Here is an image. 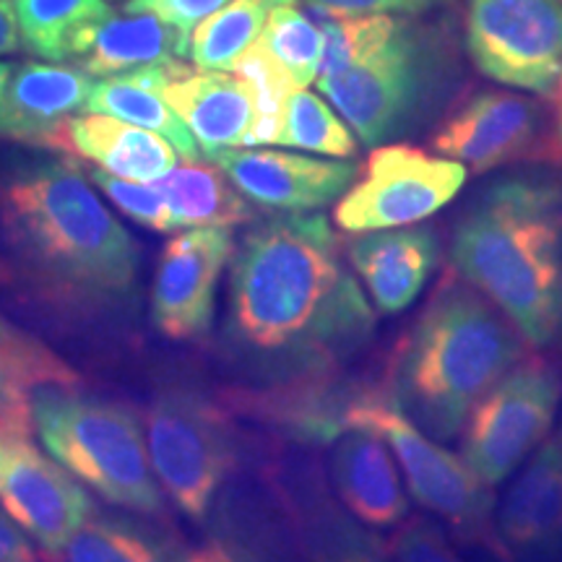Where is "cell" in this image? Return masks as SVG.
I'll list each match as a JSON object with an SVG mask.
<instances>
[{"mask_svg": "<svg viewBox=\"0 0 562 562\" xmlns=\"http://www.w3.org/2000/svg\"><path fill=\"white\" fill-rule=\"evenodd\" d=\"M375 326L326 214H273L235 245L222 357L245 385L339 372Z\"/></svg>", "mask_w": 562, "mask_h": 562, "instance_id": "cell-1", "label": "cell"}, {"mask_svg": "<svg viewBox=\"0 0 562 562\" xmlns=\"http://www.w3.org/2000/svg\"><path fill=\"white\" fill-rule=\"evenodd\" d=\"M5 284L58 321H121L138 305L140 248L70 157L11 154L0 167Z\"/></svg>", "mask_w": 562, "mask_h": 562, "instance_id": "cell-2", "label": "cell"}, {"mask_svg": "<svg viewBox=\"0 0 562 562\" xmlns=\"http://www.w3.org/2000/svg\"><path fill=\"white\" fill-rule=\"evenodd\" d=\"M451 263L518 328L531 349L560 347V182L510 175L484 188L456 222Z\"/></svg>", "mask_w": 562, "mask_h": 562, "instance_id": "cell-3", "label": "cell"}, {"mask_svg": "<svg viewBox=\"0 0 562 562\" xmlns=\"http://www.w3.org/2000/svg\"><path fill=\"white\" fill-rule=\"evenodd\" d=\"M529 344L492 302L448 273L393 347L381 372L389 402L438 442L463 430L469 412Z\"/></svg>", "mask_w": 562, "mask_h": 562, "instance_id": "cell-4", "label": "cell"}, {"mask_svg": "<svg viewBox=\"0 0 562 562\" xmlns=\"http://www.w3.org/2000/svg\"><path fill=\"white\" fill-rule=\"evenodd\" d=\"M32 425L45 451L112 505L161 516L165 501L136 412L79 389H42Z\"/></svg>", "mask_w": 562, "mask_h": 562, "instance_id": "cell-5", "label": "cell"}, {"mask_svg": "<svg viewBox=\"0 0 562 562\" xmlns=\"http://www.w3.org/2000/svg\"><path fill=\"white\" fill-rule=\"evenodd\" d=\"M362 146L393 144L432 117L448 87V63L438 40L409 19L368 53L315 79Z\"/></svg>", "mask_w": 562, "mask_h": 562, "instance_id": "cell-6", "label": "cell"}, {"mask_svg": "<svg viewBox=\"0 0 562 562\" xmlns=\"http://www.w3.org/2000/svg\"><path fill=\"white\" fill-rule=\"evenodd\" d=\"M229 406L193 383H167L146 409V448L159 487L193 521L209 518L240 467L243 442Z\"/></svg>", "mask_w": 562, "mask_h": 562, "instance_id": "cell-7", "label": "cell"}, {"mask_svg": "<svg viewBox=\"0 0 562 562\" xmlns=\"http://www.w3.org/2000/svg\"><path fill=\"white\" fill-rule=\"evenodd\" d=\"M349 430L381 435L396 456L417 505L446 526L453 542L474 547L503 562L495 537V492L469 469L461 456L412 425L389 402L381 381L372 383L360 402L351 406Z\"/></svg>", "mask_w": 562, "mask_h": 562, "instance_id": "cell-8", "label": "cell"}, {"mask_svg": "<svg viewBox=\"0 0 562 562\" xmlns=\"http://www.w3.org/2000/svg\"><path fill=\"white\" fill-rule=\"evenodd\" d=\"M562 398L558 364L526 355L469 412L461 459L487 484H503L552 430Z\"/></svg>", "mask_w": 562, "mask_h": 562, "instance_id": "cell-9", "label": "cell"}, {"mask_svg": "<svg viewBox=\"0 0 562 562\" xmlns=\"http://www.w3.org/2000/svg\"><path fill=\"white\" fill-rule=\"evenodd\" d=\"M469 170L461 161L409 144L370 151L349 191L336 201L334 222L349 235L412 227L446 209L461 193Z\"/></svg>", "mask_w": 562, "mask_h": 562, "instance_id": "cell-10", "label": "cell"}, {"mask_svg": "<svg viewBox=\"0 0 562 562\" xmlns=\"http://www.w3.org/2000/svg\"><path fill=\"white\" fill-rule=\"evenodd\" d=\"M463 42L487 79L552 97L562 70V0H467Z\"/></svg>", "mask_w": 562, "mask_h": 562, "instance_id": "cell-11", "label": "cell"}, {"mask_svg": "<svg viewBox=\"0 0 562 562\" xmlns=\"http://www.w3.org/2000/svg\"><path fill=\"white\" fill-rule=\"evenodd\" d=\"M0 505L47 558H60L94 513L81 482L42 453L32 435L0 430Z\"/></svg>", "mask_w": 562, "mask_h": 562, "instance_id": "cell-12", "label": "cell"}, {"mask_svg": "<svg viewBox=\"0 0 562 562\" xmlns=\"http://www.w3.org/2000/svg\"><path fill=\"white\" fill-rule=\"evenodd\" d=\"M430 146L435 154L461 161L476 175L542 159L560 149L558 138L550 136L542 104L531 97L492 89L476 91L461 102L435 128Z\"/></svg>", "mask_w": 562, "mask_h": 562, "instance_id": "cell-13", "label": "cell"}, {"mask_svg": "<svg viewBox=\"0 0 562 562\" xmlns=\"http://www.w3.org/2000/svg\"><path fill=\"white\" fill-rule=\"evenodd\" d=\"M235 245L232 227L182 229L167 240L159 252L149 300L151 326L165 339H206Z\"/></svg>", "mask_w": 562, "mask_h": 562, "instance_id": "cell-14", "label": "cell"}, {"mask_svg": "<svg viewBox=\"0 0 562 562\" xmlns=\"http://www.w3.org/2000/svg\"><path fill=\"white\" fill-rule=\"evenodd\" d=\"M256 209L305 214L331 206L360 175L351 159H318L277 149H222L206 157Z\"/></svg>", "mask_w": 562, "mask_h": 562, "instance_id": "cell-15", "label": "cell"}, {"mask_svg": "<svg viewBox=\"0 0 562 562\" xmlns=\"http://www.w3.org/2000/svg\"><path fill=\"white\" fill-rule=\"evenodd\" d=\"M495 537L503 562L562 558V430L547 435L495 505Z\"/></svg>", "mask_w": 562, "mask_h": 562, "instance_id": "cell-16", "label": "cell"}, {"mask_svg": "<svg viewBox=\"0 0 562 562\" xmlns=\"http://www.w3.org/2000/svg\"><path fill=\"white\" fill-rule=\"evenodd\" d=\"M347 261L383 315L412 307L440 266V235L425 224L360 232L347 243Z\"/></svg>", "mask_w": 562, "mask_h": 562, "instance_id": "cell-17", "label": "cell"}, {"mask_svg": "<svg viewBox=\"0 0 562 562\" xmlns=\"http://www.w3.org/2000/svg\"><path fill=\"white\" fill-rule=\"evenodd\" d=\"M398 463L381 435L349 430L331 442L328 480L344 510L370 531H393L409 518Z\"/></svg>", "mask_w": 562, "mask_h": 562, "instance_id": "cell-18", "label": "cell"}, {"mask_svg": "<svg viewBox=\"0 0 562 562\" xmlns=\"http://www.w3.org/2000/svg\"><path fill=\"white\" fill-rule=\"evenodd\" d=\"M91 87L94 76L79 66L21 63L0 94V138L47 151L60 125L87 108Z\"/></svg>", "mask_w": 562, "mask_h": 562, "instance_id": "cell-19", "label": "cell"}, {"mask_svg": "<svg viewBox=\"0 0 562 562\" xmlns=\"http://www.w3.org/2000/svg\"><path fill=\"white\" fill-rule=\"evenodd\" d=\"M300 533L302 562H393L375 531L334 501L318 467L281 469L273 476Z\"/></svg>", "mask_w": 562, "mask_h": 562, "instance_id": "cell-20", "label": "cell"}, {"mask_svg": "<svg viewBox=\"0 0 562 562\" xmlns=\"http://www.w3.org/2000/svg\"><path fill=\"white\" fill-rule=\"evenodd\" d=\"M161 97L188 125L203 157L248 146L256 123V102L243 76H232L229 70L186 68L161 83Z\"/></svg>", "mask_w": 562, "mask_h": 562, "instance_id": "cell-21", "label": "cell"}, {"mask_svg": "<svg viewBox=\"0 0 562 562\" xmlns=\"http://www.w3.org/2000/svg\"><path fill=\"white\" fill-rule=\"evenodd\" d=\"M47 151L91 161L100 170L133 182H154L178 167V151L159 133L110 115H70Z\"/></svg>", "mask_w": 562, "mask_h": 562, "instance_id": "cell-22", "label": "cell"}, {"mask_svg": "<svg viewBox=\"0 0 562 562\" xmlns=\"http://www.w3.org/2000/svg\"><path fill=\"white\" fill-rule=\"evenodd\" d=\"M42 389H81L79 370L0 315V430L32 435V402Z\"/></svg>", "mask_w": 562, "mask_h": 562, "instance_id": "cell-23", "label": "cell"}, {"mask_svg": "<svg viewBox=\"0 0 562 562\" xmlns=\"http://www.w3.org/2000/svg\"><path fill=\"white\" fill-rule=\"evenodd\" d=\"M188 66L182 60H170L128 70V74L104 76V79L94 81L83 110L159 133L170 140L182 159L199 161L203 157L199 144H195L188 125L175 115V110L161 97V83L175 79Z\"/></svg>", "mask_w": 562, "mask_h": 562, "instance_id": "cell-24", "label": "cell"}, {"mask_svg": "<svg viewBox=\"0 0 562 562\" xmlns=\"http://www.w3.org/2000/svg\"><path fill=\"white\" fill-rule=\"evenodd\" d=\"M170 209L175 232L193 227H237L256 222V206L214 161H186L154 180Z\"/></svg>", "mask_w": 562, "mask_h": 562, "instance_id": "cell-25", "label": "cell"}, {"mask_svg": "<svg viewBox=\"0 0 562 562\" xmlns=\"http://www.w3.org/2000/svg\"><path fill=\"white\" fill-rule=\"evenodd\" d=\"M191 53V42L151 13L112 16L97 30L94 42L81 55L79 68L89 76H117L128 70L182 60Z\"/></svg>", "mask_w": 562, "mask_h": 562, "instance_id": "cell-26", "label": "cell"}, {"mask_svg": "<svg viewBox=\"0 0 562 562\" xmlns=\"http://www.w3.org/2000/svg\"><path fill=\"white\" fill-rule=\"evenodd\" d=\"M21 47L50 63L79 60L112 16L108 0H13Z\"/></svg>", "mask_w": 562, "mask_h": 562, "instance_id": "cell-27", "label": "cell"}, {"mask_svg": "<svg viewBox=\"0 0 562 562\" xmlns=\"http://www.w3.org/2000/svg\"><path fill=\"white\" fill-rule=\"evenodd\" d=\"M178 542L157 526L136 518L91 513L79 531L70 537L60 562H170Z\"/></svg>", "mask_w": 562, "mask_h": 562, "instance_id": "cell-28", "label": "cell"}, {"mask_svg": "<svg viewBox=\"0 0 562 562\" xmlns=\"http://www.w3.org/2000/svg\"><path fill=\"white\" fill-rule=\"evenodd\" d=\"M269 5L261 0H229L193 30L188 58L199 70H235L240 55L263 34Z\"/></svg>", "mask_w": 562, "mask_h": 562, "instance_id": "cell-29", "label": "cell"}, {"mask_svg": "<svg viewBox=\"0 0 562 562\" xmlns=\"http://www.w3.org/2000/svg\"><path fill=\"white\" fill-rule=\"evenodd\" d=\"M277 144L328 159H351L360 151V140L347 121L307 89H294L286 100Z\"/></svg>", "mask_w": 562, "mask_h": 562, "instance_id": "cell-30", "label": "cell"}, {"mask_svg": "<svg viewBox=\"0 0 562 562\" xmlns=\"http://www.w3.org/2000/svg\"><path fill=\"white\" fill-rule=\"evenodd\" d=\"M235 74L250 83L256 102V123H252L248 146L277 144L284 121V104L294 89H302L294 76L277 60L263 37H258L235 63Z\"/></svg>", "mask_w": 562, "mask_h": 562, "instance_id": "cell-31", "label": "cell"}, {"mask_svg": "<svg viewBox=\"0 0 562 562\" xmlns=\"http://www.w3.org/2000/svg\"><path fill=\"white\" fill-rule=\"evenodd\" d=\"M261 37L302 89L311 87L318 79L323 60V32L318 21L305 16L297 5L271 9L269 16H266Z\"/></svg>", "mask_w": 562, "mask_h": 562, "instance_id": "cell-32", "label": "cell"}, {"mask_svg": "<svg viewBox=\"0 0 562 562\" xmlns=\"http://www.w3.org/2000/svg\"><path fill=\"white\" fill-rule=\"evenodd\" d=\"M87 178L97 191L108 195V201L117 211H123L128 220H133L140 227L159 232V235H170L175 232L170 209H167L165 199L157 191V186H146V182H133L117 175H110L100 170V167H89Z\"/></svg>", "mask_w": 562, "mask_h": 562, "instance_id": "cell-33", "label": "cell"}, {"mask_svg": "<svg viewBox=\"0 0 562 562\" xmlns=\"http://www.w3.org/2000/svg\"><path fill=\"white\" fill-rule=\"evenodd\" d=\"M393 562H467L446 526L430 516H409L385 542Z\"/></svg>", "mask_w": 562, "mask_h": 562, "instance_id": "cell-34", "label": "cell"}, {"mask_svg": "<svg viewBox=\"0 0 562 562\" xmlns=\"http://www.w3.org/2000/svg\"><path fill=\"white\" fill-rule=\"evenodd\" d=\"M229 0H125V13H151L191 42L193 30Z\"/></svg>", "mask_w": 562, "mask_h": 562, "instance_id": "cell-35", "label": "cell"}, {"mask_svg": "<svg viewBox=\"0 0 562 562\" xmlns=\"http://www.w3.org/2000/svg\"><path fill=\"white\" fill-rule=\"evenodd\" d=\"M311 11L334 13V16H375V13H425L448 0H305Z\"/></svg>", "mask_w": 562, "mask_h": 562, "instance_id": "cell-36", "label": "cell"}, {"mask_svg": "<svg viewBox=\"0 0 562 562\" xmlns=\"http://www.w3.org/2000/svg\"><path fill=\"white\" fill-rule=\"evenodd\" d=\"M170 562H269L248 547L216 529L209 539L193 547H178Z\"/></svg>", "mask_w": 562, "mask_h": 562, "instance_id": "cell-37", "label": "cell"}, {"mask_svg": "<svg viewBox=\"0 0 562 562\" xmlns=\"http://www.w3.org/2000/svg\"><path fill=\"white\" fill-rule=\"evenodd\" d=\"M0 562H40L34 544L0 505Z\"/></svg>", "mask_w": 562, "mask_h": 562, "instance_id": "cell-38", "label": "cell"}, {"mask_svg": "<svg viewBox=\"0 0 562 562\" xmlns=\"http://www.w3.org/2000/svg\"><path fill=\"white\" fill-rule=\"evenodd\" d=\"M21 47L19 21L13 11V0H0V58L13 55Z\"/></svg>", "mask_w": 562, "mask_h": 562, "instance_id": "cell-39", "label": "cell"}, {"mask_svg": "<svg viewBox=\"0 0 562 562\" xmlns=\"http://www.w3.org/2000/svg\"><path fill=\"white\" fill-rule=\"evenodd\" d=\"M11 74H13V66H11V63H3V60H0V94H3V89H5V83H9Z\"/></svg>", "mask_w": 562, "mask_h": 562, "instance_id": "cell-40", "label": "cell"}, {"mask_svg": "<svg viewBox=\"0 0 562 562\" xmlns=\"http://www.w3.org/2000/svg\"><path fill=\"white\" fill-rule=\"evenodd\" d=\"M554 138H558V146L562 149V108L558 112V117H554Z\"/></svg>", "mask_w": 562, "mask_h": 562, "instance_id": "cell-41", "label": "cell"}, {"mask_svg": "<svg viewBox=\"0 0 562 562\" xmlns=\"http://www.w3.org/2000/svg\"><path fill=\"white\" fill-rule=\"evenodd\" d=\"M261 3L269 5V9H277V5H297V0H261Z\"/></svg>", "mask_w": 562, "mask_h": 562, "instance_id": "cell-42", "label": "cell"}, {"mask_svg": "<svg viewBox=\"0 0 562 562\" xmlns=\"http://www.w3.org/2000/svg\"><path fill=\"white\" fill-rule=\"evenodd\" d=\"M5 284V271H3V263H0V286Z\"/></svg>", "mask_w": 562, "mask_h": 562, "instance_id": "cell-43", "label": "cell"}, {"mask_svg": "<svg viewBox=\"0 0 562 562\" xmlns=\"http://www.w3.org/2000/svg\"><path fill=\"white\" fill-rule=\"evenodd\" d=\"M560 91H562V70H560Z\"/></svg>", "mask_w": 562, "mask_h": 562, "instance_id": "cell-44", "label": "cell"}, {"mask_svg": "<svg viewBox=\"0 0 562 562\" xmlns=\"http://www.w3.org/2000/svg\"><path fill=\"white\" fill-rule=\"evenodd\" d=\"M560 560H562V558H560Z\"/></svg>", "mask_w": 562, "mask_h": 562, "instance_id": "cell-45", "label": "cell"}]
</instances>
